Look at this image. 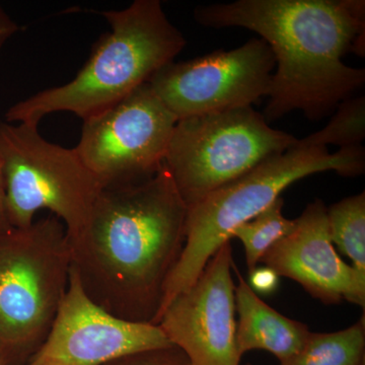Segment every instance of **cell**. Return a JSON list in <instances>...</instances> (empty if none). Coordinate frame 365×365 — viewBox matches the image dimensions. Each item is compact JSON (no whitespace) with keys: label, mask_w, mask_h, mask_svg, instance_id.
Here are the masks:
<instances>
[{"label":"cell","mask_w":365,"mask_h":365,"mask_svg":"<svg viewBox=\"0 0 365 365\" xmlns=\"http://www.w3.org/2000/svg\"><path fill=\"white\" fill-rule=\"evenodd\" d=\"M194 16L207 28L253 31L267 43L275 58L267 122L295 110L318 121L364 86V69L342 60L350 50L364 55V0H237L198 6Z\"/></svg>","instance_id":"2"},{"label":"cell","mask_w":365,"mask_h":365,"mask_svg":"<svg viewBox=\"0 0 365 365\" xmlns=\"http://www.w3.org/2000/svg\"><path fill=\"white\" fill-rule=\"evenodd\" d=\"M104 365H191L189 359L176 346L143 350L124 355Z\"/></svg>","instance_id":"18"},{"label":"cell","mask_w":365,"mask_h":365,"mask_svg":"<svg viewBox=\"0 0 365 365\" xmlns=\"http://www.w3.org/2000/svg\"><path fill=\"white\" fill-rule=\"evenodd\" d=\"M331 242L351 261L365 281V192L347 197L327 208Z\"/></svg>","instance_id":"15"},{"label":"cell","mask_w":365,"mask_h":365,"mask_svg":"<svg viewBox=\"0 0 365 365\" xmlns=\"http://www.w3.org/2000/svg\"><path fill=\"white\" fill-rule=\"evenodd\" d=\"M234 272L239 281L235 285V311L239 314L235 343L240 356L252 350H265L280 364L294 357L306 344L309 329L268 306L252 289L235 264Z\"/></svg>","instance_id":"13"},{"label":"cell","mask_w":365,"mask_h":365,"mask_svg":"<svg viewBox=\"0 0 365 365\" xmlns=\"http://www.w3.org/2000/svg\"><path fill=\"white\" fill-rule=\"evenodd\" d=\"M297 140L252 106L235 108L179 120L163 165L189 208Z\"/></svg>","instance_id":"7"},{"label":"cell","mask_w":365,"mask_h":365,"mask_svg":"<svg viewBox=\"0 0 365 365\" xmlns=\"http://www.w3.org/2000/svg\"><path fill=\"white\" fill-rule=\"evenodd\" d=\"M20 31V26L0 6V52L7 41Z\"/></svg>","instance_id":"20"},{"label":"cell","mask_w":365,"mask_h":365,"mask_svg":"<svg viewBox=\"0 0 365 365\" xmlns=\"http://www.w3.org/2000/svg\"><path fill=\"white\" fill-rule=\"evenodd\" d=\"M71 268L66 227L55 216L0 235V365H26L40 349Z\"/></svg>","instance_id":"5"},{"label":"cell","mask_w":365,"mask_h":365,"mask_svg":"<svg viewBox=\"0 0 365 365\" xmlns=\"http://www.w3.org/2000/svg\"><path fill=\"white\" fill-rule=\"evenodd\" d=\"M365 319L333 333H309L306 344L280 365H364Z\"/></svg>","instance_id":"14"},{"label":"cell","mask_w":365,"mask_h":365,"mask_svg":"<svg viewBox=\"0 0 365 365\" xmlns=\"http://www.w3.org/2000/svg\"><path fill=\"white\" fill-rule=\"evenodd\" d=\"M101 14L111 32L95 45L76 78L16 103L6 112L7 123L39 125L57 112H71L83 120L95 116L148 83L186 46L160 0H135L121 11Z\"/></svg>","instance_id":"3"},{"label":"cell","mask_w":365,"mask_h":365,"mask_svg":"<svg viewBox=\"0 0 365 365\" xmlns=\"http://www.w3.org/2000/svg\"><path fill=\"white\" fill-rule=\"evenodd\" d=\"M234 266L227 242L158 319L170 344L181 349L191 365H241L235 343Z\"/></svg>","instance_id":"10"},{"label":"cell","mask_w":365,"mask_h":365,"mask_svg":"<svg viewBox=\"0 0 365 365\" xmlns=\"http://www.w3.org/2000/svg\"><path fill=\"white\" fill-rule=\"evenodd\" d=\"M188 208L165 165L157 174L101 191L71 267L86 295L118 318L155 324L181 257Z\"/></svg>","instance_id":"1"},{"label":"cell","mask_w":365,"mask_h":365,"mask_svg":"<svg viewBox=\"0 0 365 365\" xmlns=\"http://www.w3.org/2000/svg\"><path fill=\"white\" fill-rule=\"evenodd\" d=\"M279 278L272 269L264 266L249 272L248 283L257 294H269L277 289Z\"/></svg>","instance_id":"19"},{"label":"cell","mask_w":365,"mask_h":365,"mask_svg":"<svg viewBox=\"0 0 365 365\" xmlns=\"http://www.w3.org/2000/svg\"><path fill=\"white\" fill-rule=\"evenodd\" d=\"M364 137L365 98L360 96L341 103L335 115L322 130L299 139L297 144L306 148L336 145L340 148H350L361 145Z\"/></svg>","instance_id":"17"},{"label":"cell","mask_w":365,"mask_h":365,"mask_svg":"<svg viewBox=\"0 0 365 365\" xmlns=\"http://www.w3.org/2000/svg\"><path fill=\"white\" fill-rule=\"evenodd\" d=\"M170 345L160 326L126 321L98 307L71 267L51 329L26 365H104L130 353Z\"/></svg>","instance_id":"11"},{"label":"cell","mask_w":365,"mask_h":365,"mask_svg":"<svg viewBox=\"0 0 365 365\" xmlns=\"http://www.w3.org/2000/svg\"><path fill=\"white\" fill-rule=\"evenodd\" d=\"M177 122L146 83L83 120L74 150L103 189L143 181L162 169Z\"/></svg>","instance_id":"8"},{"label":"cell","mask_w":365,"mask_h":365,"mask_svg":"<svg viewBox=\"0 0 365 365\" xmlns=\"http://www.w3.org/2000/svg\"><path fill=\"white\" fill-rule=\"evenodd\" d=\"M7 217L6 196H4V177H2L1 162H0V235L13 230Z\"/></svg>","instance_id":"21"},{"label":"cell","mask_w":365,"mask_h":365,"mask_svg":"<svg viewBox=\"0 0 365 365\" xmlns=\"http://www.w3.org/2000/svg\"><path fill=\"white\" fill-rule=\"evenodd\" d=\"M282 197L259 213L253 220L242 223L232 232V239L242 242L249 272L258 267L262 257L276 242L289 235L295 227V220L283 215Z\"/></svg>","instance_id":"16"},{"label":"cell","mask_w":365,"mask_h":365,"mask_svg":"<svg viewBox=\"0 0 365 365\" xmlns=\"http://www.w3.org/2000/svg\"><path fill=\"white\" fill-rule=\"evenodd\" d=\"M260 263L279 277L299 283L323 304L331 306L347 300L364 309L365 281L334 248L327 207L321 199L304 208L295 220L294 230L276 242Z\"/></svg>","instance_id":"12"},{"label":"cell","mask_w":365,"mask_h":365,"mask_svg":"<svg viewBox=\"0 0 365 365\" xmlns=\"http://www.w3.org/2000/svg\"><path fill=\"white\" fill-rule=\"evenodd\" d=\"M274 69L270 47L254 38L230 51L170 62L148 83L179 121L253 105L267 97Z\"/></svg>","instance_id":"9"},{"label":"cell","mask_w":365,"mask_h":365,"mask_svg":"<svg viewBox=\"0 0 365 365\" xmlns=\"http://www.w3.org/2000/svg\"><path fill=\"white\" fill-rule=\"evenodd\" d=\"M364 170L362 145L331 153L327 148L295 144L189 207L184 248L165 283L155 323L168 304L195 282L217 250L230 242L235 228L268 208L290 185L317 173L333 170L340 176L356 177Z\"/></svg>","instance_id":"4"},{"label":"cell","mask_w":365,"mask_h":365,"mask_svg":"<svg viewBox=\"0 0 365 365\" xmlns=\"http://www.w3.org/2000/svg\"><path fill=\"white\" fill-rule=\"evenodd\" d=\"M0 162L11 227H30L48 209L68 240L81 234L103 187L74 148L46 140L38 124L1 122Z\"/></svg>","instance_id":"6"}]
</instances>
